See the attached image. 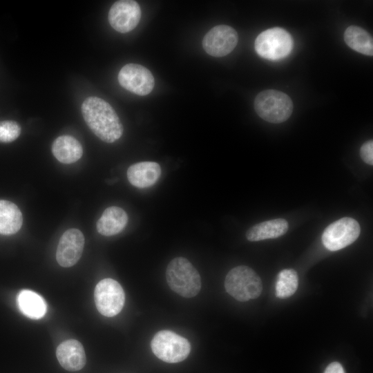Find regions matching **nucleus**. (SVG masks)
Wrapping results in <instances>:
<instances>
[{"mask_svg":"<svg viewBox=\"0 0 373 373\" xmlns=\"http://www.w3.org/2000/svg\"><path fill=\"white\" fill-rule=\"evenodd\" d=\"M82 113L91 131L101 140L113 143L123 133V126L113 107L97 97H89L82 104Z\"/></svg>","mask_w":373,"mask_h":373,"instance_id":"1","label":"nucleus"},{"mask_svg":"<svg viewBox=\"0 0 373 373\" xmlns=\"http://www.w3.org/2000/svg\"><path fill=\"white\" fill-rule=\"evenodd\" d=\"M166 278L169 287L185 298L196 296L201 289V278L198 270L183 257L175 258L169 263Z\"/></svg>","mask_w":373,"mask_h":373,"instance_id":"2","label":"nucleus"},{"mask_svg":"<svg viewBox=\"0 0 373 373\" xmlns=\"http://www.w3.org/2000/svg\"><path fill=\"white\" fill-rule=\"evenodd\" d=\"M224 287L229 295L242 302L258 298L262 289L258 275L251 268L243 265L236 267L228 272Z\"/></svg>","mask_w":373,"mask_h":373,"instance_id":"3","label":"nucleus"},{"mask_svg":"<svg viewBox=\"0 0 373 373\" xmlns=\"http://www.w3.org/2000/svg\"><path fill=\"white\" fill-rule=\"evenodd\" d=\"M254 109L264 120L278 124L286 121L293 111V102L285 93L276 90H266L257 95Z\"/></svg>","mask_w":373,"mask_h":373,"instance_id":"4","label":"nucleus"},{"mask_svg":"<svg viewBox=\"0 0 373 373\" xmlns=\"http://www.w3.org/2000/svg\"><path fill=\"white\" fill-rule=\"evenodd\" d=\"M151 347L158 358L169 363L184 361L191 352L189 341L170 330L157 332L151 341Z\"/></svg>","mask_w":373,"mask_h":373,"instance_id":"5","label":"nucleus"},{"mask_svg":"<svg viewBox=\"0 0 373 373\" xmlns=\"http://www.w3.org/2000/svg\"><path fill=\"white\" fill-rule=\"evenodd\" d=\"M291 35L281 28L267 29L256 37L254 47L262 57L269 60H278L286 57L293 48Z\"/></svg>","mask_w":373,"mask_h":373,"instance_id":"6","label":"nucleus"},{"mask_svg":"<svg viewBox=\"0 0 373 373\" xmlns=\"http://www.w3.org/2000/svg\"><path fill=\"white\" fill-rule=\"evenodd\" d=\"M94 298L98 312L107 317L118 314L125 302V294L122 286L112 278H104L97 284Z\"/></svg>","mask_w":373,"mask_h":373,"instance_id":"7","label":"nucleus"},{"mask_svg":"<svg viewBox=\"0 0 373 373\" xmlns=\"http://www.w3.org/2000/svg\"><path fill=\"white\" fill-rule=\"evenodd\" d=\"M361 228L352 218H341L327 226L322 235V242L329 251H338L353 243L358 237Z\"/></svg>","mask_w":373,"mask_h":373,"instance_id":"8","label":"nucleus"},{"mask_svg":"<svg viewBox=\"0 0 373 373\" xmlns=\"http://www.w3.org/2000/svg\"><path fill=\"white\" fill-rule=\"evenodd\" d=\"M118 81L124 88L140 96L149 94L155 84L151 72L137 64L124 66L119 72Z\"/></svg>","mask_w":373,"mask_h":373,"instance_id":"9","label":"nucleus"},{"mask_svg":"<svg viewBox=\"0 0 373 373\" xmlns=\"http://www.w3.org/2000/svg\"><path fill=\"white\" fill-rule=\"evenodd\" d=\"M238 33L232 27L218 25L212 28L204 37L202 46L207 54L216 57H224L236 46Z\"/></svg>","mask_w":373,"mask_h":373,"instance_id":"10","label":"nucleus"},{"mask_svg":"<svg viewBox=\"0 0 373 373\" xmlns=\"http://www.w3.org/2000/svg\"><path fill=\"white\" fill-rule=\"evenodd\" d=\"M108 17L113 29L126 33L137 26L141 18V9L135 1H117L110 8Z\"/></svg>","mask_w":373,"mask_h":373,"instance_id":"11","label":"nucleus"},{"mask_svg":"<svg viewBox=\"0 0 373 373\" xmlns=\"http://www.w3.org/2000/svg\"><path fill=\"white\" fill-rule=\"evenodd\" d=\"M84 236L77 229L66 231L59 239L56 259L59 265L64 267H70L75 265L82 256Z\"/></svg>","mask_w":373,"mask_h":373,"instance_id":"12","label":"nucleus"},{"mask_svg":"<svg viewBox=\"0 0 373 373\" xmlns=\"http://www.w3.org/2000/svg\"><path fill=\"white\" fill-rule=\"evenodd\" d=\"M56 355L60 365L68 371L79 370L86 364V358L83 345L75 339L62 342L57 348Z\"/></svg>","mask_w":373,"mask_h":373,"instance_id":"13","label":"nucleus"},{"mask_svg":"<svg viewBox=\"0 0 373 373\" xmlns=\"http://www.w3.org/2000/svg\"><path fill=\"white\" fill-rule=\"evenodd\" d=\"M161 167L155 162H140L130 166L127 170V178L134 186L144 189L153 186L159 180Z\"/></svg>","mask_w":373,"mask_h":373,"instance_id":"14","label":"nucleus"},{"mask_svg":"<svg viewBox=\"0 0 373 373\" xmlns=\"http://www.w3.org/2000/svg\"><path fill=\"white\" fill-rule=\"evenodd\" d=\"M128 216L126 211L118 207L106 208L97 222L98 233L105 236H111L120 233L126 226Z\"/></svg>","mask_w":373,"mask_h":373,"instance_id":"15","label":"nucleus"},{"mask_svg":"<svg viewBox=\"0 0 373 373\" xmlns=\"http://www.w3.org/2000/svg\"><path fill=\"white\" fill-rule=\"evenodd\" d=\"M52 152L55 158L61 163L71 164L81 158L83 149L75 137L61 135L57 137L52 145Z\"/></svg>","mask_w":373,"mask_h":373,"instance_id":"16","label":"nucleus"},{"mask_svg":"<svg viewBox=\"0 0 373 373\" xmlns=\"http://www.w3.org/2000/svg\"><path fill=\"white\" fill-rule=\"evenodd\" d=\"M288 222L283 218H277L257 224L246 233V238L251 242L276 238L284 235L288 230Z\"/></svg>","mask_w":373,"mask_h":373,"instance_id":"17","label":"nucleus"},{"mask_svg":"<svg viewBox=\"0 0 373 373\" xmlns=\"http://www.w3.org/2000/svg\"><path fill=\"white\" fill-rule=\"evenodd\" d=\"M17 300L20 311L30 318L39 319L46 313L47 306L44 299L33 291L21 290Z\"/></svg>","mask_w":373,"mask_h":373,"instance_id":"18","label":"nucleus"},{"mask_svg":"<svg viewBox=\"0 0 373 373\" xmlns=\"http://www.w3.org/2000/svg\"><path fill=\"white\" fill-rule=\"evenodd\" d=\"M22 223L23 216L19 207L12 202L0 200V233L14 234Z\"/></svg>","mask_w":373,"mask_h":373,"instance_id":"19","label":"nucleus"},{"mask_svg":"<svg viewBox=\"0 0 373 373\" xmlns=\"http://www.w3.org/2000/svg\"><path fill=\"white\" fill-rule=\"evenodd\" d=\"M346 44L361 54L373 55V40L372 36L364 29L356 26H350L344 32Z\"/></svg>","mask_w":373,"mask_h":373,"instance_id":"20","label":"nucleus"},{"mask_svg":"<svg viewBox=\"0 0 373 373\" xmlns=\"http://www.w3.org/2000/svg\"><path fill=\"white\" fill-rule=\"evenodd\" d=\"M298 285V278L295 270L285 269L280 271L276 282V295L280 298L291 296L296 291Z\"/></svg>","mask_w":373,"mask_h":373,"instance_id":"21","label":"nucleus"},{"mask_svg":"<svg viewBox=\"0 0 373 373\" xmlns=\"http://www.w3.org/2000/svg\"><path fill=\"white\" fill-rule=\"evenodd\" d=\"M21 133L19 124L12 120L0 122V142H11L15 140Z\"/></svg>","mask_w":373,"mask_h":373,"instance_id":"22","label":"nucleus"},{"mask_svg":"<svg viewBox=\"0 0 373 373\" xmlns=\"http://www.w3.org/2000/svg\"><path fill=\"white\" fill-rule=\"evenodd\" d=\"M362 160L367 164H373V142L369 140L365 142L360 149Z\"/></svg>","mask_w":373,"mask_h":373,"instance_id":"23","label":"nucleus"},{"mask_svg":"<svg viewBox=\"0 0 373 373\" xmlns=\"http://www.w3.org/2000/svg\"><path fill=\"white\" fill-rule=\"evenodd\" d=\"M324 373H345L342 365L338 362L330 363L325 369Z\"/></svg>","mask_w":373,"mask_h":373,"instance_id":"24","label":"nucleus"}]
</instances>
